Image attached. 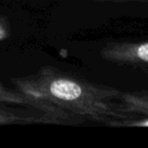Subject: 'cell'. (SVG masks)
<instances>
[{"instance_id":"obj_1","label":"cell","mask_w":148,"mask_h":148,"mask_svg":"<svg viewBox=\"0 0 148 148\" xmlns=\"http://www.w3.org/2000/svg\"><path fill=\"white\" fill-rule=\"evenodd\" d=\"M12 81L18 91L52 103L70 115L107 125L114 120L134 118L116 103L121 90L89 82L55 67L46 66L34 75Z\"/></svg>"},{"instance_id":"obj_2","label":"cell","mask_w":148,"mask_h":148,"mask_svg":"<svg viewBox=\"0 0 148 148\" xmlns=\"http://www.w3.org/2000/svg\"><path fill=\"white\" fill-rule=\"evenodd\" d=\"M106 61L122 66L148 68L147 42H114L101 48Z\"/></svg>"},{"instance_id":"obj_3","label":"cell","mask_w":148,"mask_h":148,"mask_svg":"<svg viewBox=\"0 0 148 148\" xmlns=\"http://www.w3.org/2000/svg\"><path fill=\"white\" fill-rule=\"evenodd\" d=\"M0 103L34 108V109L39 110L43 114L54 119L58 124H70L74 122L73 118L70 116L69 113L55 107L52 103L34 99V97H29L21 91L9 90V89L3 87L1 83H0Z\"/></svg>"},{"instance_id":"obj_4","label":"cell","mask_w":148,"mask_h":148,"mask_svg":"<svg viewBox=\"0 0 148 148\" xmlns=\"http://www.w3.org/2000/svg\"><path fill=\"white\" fill-rule=\"evenodd\" d=\"M16 123H48L58 124L55 120L48 116L43 115L42 117L29 115H21V114L13 113V112L5 111L0 109V124H16Z\"/></svg>"},{"instance_id":"obj_5","label":"cell","mask_w":148,"mask_h":148,"mask_svg":"<svg viewBox=\"0 0 148 148\" xmlns=\"http://www.w3.org/2000/svg\"><path fill=\"white\" fill-rule=\"evenodd\" d=\"M108 126H111V127H148V116H143V118H140V119L130 118V119L124 120H114L110 122Z\"/></svg>"},{"instance_id":"obj_6","label":"cell","mask_w":148,"mask_h":148,"mask_svg":"<svg viewBox=\"0 0 148 148\" xmlns=\"http://www.w3.org/2000/svg\"><path fill=\"white\" fill-rule=\"evenodd\" d=\"M8 36H9L8 27H7L4 21H2L0 19V42L5 40Z\"/></svg>"},{"instance_id":"obj_7","label":"cell","mask_w":148,"mask_h":148,"mask_svg":"<svg viewBox=\"0 0 148 148\" xmlns=\"http://www.w3.org/2000/svg\"><path fill=\"white\" fill-rule=\"evenodd\" d=\"M88 1H93V2H148V0H88Z\"/></svg>"}]
</instances>
